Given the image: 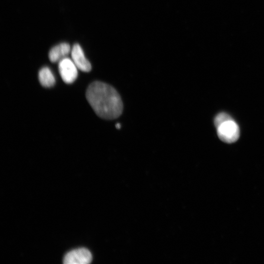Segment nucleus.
<instances>
[{
  "label": "nucleus",
  "mask_w": 264,
  "mask_h": 264,
  "mask_svg": "<svg viewBox=\"0 0 264 264\" xmlns=\"http://www.w3.org/2000/svg\"><path fill=\"white\" fill-rule=\"evenodd\" d=\"M86 95L95 113L102 118L114 119L122 113L123 104L120 94L107 83L92 82L88 87Z\"/></svg>",
  "instance_id": "nucleus-1"
},
{
  "label": "nucleus",
  "mask_w": 264,
  "mask_h": 264,
  "mask_svg": "<svg viewBox=\"0 0 264 264\" xmlns=\"http://www.w3.org/2000/svg\"><path fill=\"white\" fill-rule=\"evenodd\" d=\"M217 129L219 138L224 142L233 143L239 137V127L232 118L222 123Z\"/></svg>",
  "instance_id": "nucleus-2"
},
{
  "label": "nucleus",
  "mask_w": 264,
  "mask_h": 264,
  "mask_svg": "<svg viewBox=\"0 0 264 264\" xmlns=\"http://www.w3.org/2000/svg\"><path fill=\"white\" fill-rule=\"evenodd\" d=\"M78 68L72 59L65 57L59 62L58 69L63 81L70 84L78 76Z\"/></svg>",
  "instance_id": "nucleus-3"
},
{
  "label": "nucleus",
  "mask_w": 264,
  "mask_h": 264,
  "mask_svg": "<svg viewBox=\"0 0 264 264\" xmlns=\"http://www.w3.org/2000/svg\"><path fill=\"white\" fill-rule=\"evenodd\" d=\"M92 261L90 251L85 248H77L68 252L64 257L65 264H88Z\"/></svg>",
  "instance_id": "nucleus-4"
},
{
  "label": "nucleus",
  "mask_w": 264,
  "mask_h": 264,
  "mask_svg": "<svg viewBox=\"0 0 264 264\" xmlns=\"http://www.w3.org/2000/svg\"><path fill=\"white\" fill-rule=\"evenodd\" d=\"M71 54L72 60L79 69L85 72L91 70V64L86 58L84 52L79 44H75L73 46Z\"/></svg>",
  "instance_id": "nucleus-5"
},
{
  "label": "nucleus",
  "mask_w": 264,
  "mask_h": 264,
  "mask_svg": "<svg viewBox=\"0 0 264 264\" xmlns=\"http://www.w3.org/2000/svg\"><path fill=\"white\" fill-rule=\"evenodd\" d=\"M69 44L66 43L60 44L51 49L48 57L50 61L53 63L59 62L71 51Z\"/></svg>",
  "instance_id": "nucleus-6"
},
{
  "label": "nucleus",
  "mask_w": 264,
  "mask_h": 264,
  "mask_svg": "<svg viewBox=\"0 0 264 264\" xmlns=\"http://www.w3.org/2000/svg\"><path fill=\"white\" fill-rule=\"evenodd\" d=\"M39 80L41 85L45 88H50L55 84V78L50 69L47 67L42 68L38 74Z\"/></svg>",
  "instance_id": "nucleus-7"
},
{
  "label": "nucleus",
  "mask_w": 264,
  "mask_h": 264,
  "mask_svg": "<svg viewBox=\"0 0 264 264\" xmlns=\"http://www.w3.org/2000/svg\"><path fill=\"white\" fill-rule=\"evenodd\" d=\"M232 119L230 116L224 112L218 114L214 119V124L216 127H218L220 124L229 119Z\"/></svg>",
  "instance_id": "nucleus-8"
},
{
  "label": "nucleus",
  "mask_w": 264,
  "mask_h": 264,
  "mask_svg": "<svg viewBox=\"0 0 264 264\" xmlns=\"http://www.w3.org/2000/svg\"><path fill=\"white\" fill-rule=\"evenodd\" d=\"M115 127L117 129H120L121 128V125L119 123H117L115 125Z\"/></svg>",
  "instance_id": "nucleus-9"
}]
</instances>
